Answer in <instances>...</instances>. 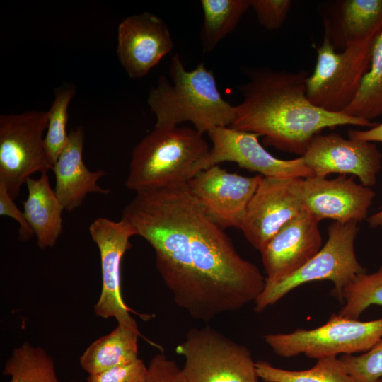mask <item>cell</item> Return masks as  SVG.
Segmentation results:
<instances>
[{"mask_svg":"<svg viewBox=\"0 0 382 382\" xmlns=\"http://www.w3.org/2000/svg\"><path fill=\"white\" fill-rule=\"evenodd\" d=\"M263 176L229 173L219 165L203 170L187 185L210 217L223 228L240 229Z\"/></svg>","mask_w":382,"mask_h":382,"instance_id":"obj_14","label":"cell"},{"mask_svg":"<svg viewBox=\"0 0 382 382\" xmlns=\"http://www.w3.org/2000/svg\"><path fill=\"white\" fill-rule=\"evenodd\" d=\"M2 374L11 377L8 382H60L50 356L28 342L13 349Z\"/></svg>","mask_w":382,"mask_h":382,"instance_id":"obj_24","label":"cell"},{"mask_svg":"<svg viewBox=\"0 0 382 382\" xmlns=\"http://www.w3.org/2000/svg\"><path fill=\"white\" fill-rule=\"evenodd\" d=\"M200 4L204 20L199 40L204 52H209L236 29L250 8V0H201Z\"/></svg>","mask_w":382,"mask_h":382,"instance_id":"obj_22","label":"cell"},{"mask_svg":"<svg viewBox=\"0 0 382 382\" xmlns=\"http://www.w3.org/2000/svg\"><path fill=\"white\" fill-rule=\"evenodd\" d=\"M141 382H187L182 369L163 354L150 360Z\"/></svg>","mask_w":382,"mask_h":382,"instance_id":"obj_30","label":"cell"},{"mask_svg":"<svg viewBox=\"0 0 382 382\" xmlns=\"http://www.w3.org/2000/svg\"><path fill=\"white\" fill-rule=\"evenodd\" d=\"M348 137L351 139L364 140L366 141L382 142V123L366 130L351 129L348 131Z\"/></svg>","mask_w":382,"mask_h":382,"instance_id":"obj_33","label":"cell"},{"mask_svg":"<svg viewBox=\"0 0 382 382\" xmlns=\"http://www.w3.org/2000/svg\"><path fill=\"white\" fill-rule=\"evenodd\" d=\"M291 4L290 0H250V8L255 12L262 26L274 30L284 24Z\"/></svg>","mask_w":382,"mask_h":382,"instance_id":"obj_29","label":"cell"},{"mask_svg":"<svg viewBox=\"0 0 382 382\" xmlns=\"http://www.w3.org/2000/svg\"><path fill=\"white\" fill-rule=\"evenodd\" d=\"M28 197L23 202L25 217L44 250L55 245L62 232L63 206L52 190L47 173L27 180Z\"/></svg>","mask_w":382,"mask_h":382,"instance_id":"obj_20","label":"cell"},{"mask_svg":"<svg viewBox=\"0 0 382 382\" xmlns=\"http://www.w3.org/2000/svg\"><path fill=\"white\" fill-rule=\"evenodd\" d=\"M147 366L140 359L102 372L89 374L87 382H141Z\"/></svg>","mask_w":382,"mask_h":382,"instance_id":"obj_31","label":"cell"},{"mask_svg":"<svg viewBox=\"0 0 382 382\" xmlns=\"http://www.w3.org/2000/svg\"><path fill=\"white\" fill-rule=\"evenodd\" d=\"M47 111L0 115V183L13 199L37 172L52 170L44 146Z\"/></svg>","mask_w":382,"mask_h":382,"instance_id":"obj_9","label":"cell"},{"mask_svg":"<svg viewBox=\"0 0 382 382\" xmlns=\"http://www.w3.org/2000/svg\"><path fill=\"white\" fill-rule=\"evenodd\" d=\"M323 37L336 50L382 31V0H334L318 6Z\"/></svg>","mask_w":382,"mask_h":382,"instance_id":"obj_18","label":"cell"},{"mask_svg":"<svg viewBox=\"0 0 382 382\" xmlns=\"http://www.w3.org/2000/svg\"><path fill=\"white\" fill-rule=\"evenodd\" d=\"M301 156L314 176L352 175L369 187L376 183L382 161V154L374 142L345 139L336 132L316 134Z\"/></svg>","mask_w":382,"mask_h":382,"instance_id":"obj_13","label":"cell"},{"mask_svg":"<svg viewBox=\"0 0 382 382\" xmlns=\"http://www.w3.org/2000/svg\"><path fill=\"white\" fill-rule=\"evenodd\" d=\"M207 134L212 146L205 159L204 170L222 162H233L263 177L306 178L314 176L302 156L284 160L270 154L260 144L258 134L231 127H216Z\"/></svg>","mask_w":382,"mask_h":382,"instance_id":"obj_11","label":"cell"},{"mask_svg":"<svg viewBox=\"0 0 382 382\" xmlns=\"http://www.w3.org/2000/svg\"><path fill=\"white\" fill-rule=\"evenodd\" d=\"M378 34L337 51L323 37L317 50L313 73L306 80V95L316 106L331 112H344L357 96L371 62Z\"/></svg>","mask_w":382,"mask_h":382,"instance_id":"obj_6","label":"cell"},{"mask_svg":"<svg viewBox=\"0 0 382 382\" xmlns=\"http://www.w3.org/2000/svg\"><path fill=\"white\" fill-rule=\"evenodd\" d=\"M340 359L356 382H376L382 377V339L361 355L343 354Z\"/></svg>","mask_w":382,"mask_h":382,"instance_id":"obj_28","label":"cell"},{"mask_svg":"<svg viewBox=\"0 0 382 382\" xmlns=\"http://www.w3.org/2000/svg\"><path fill=\"white\" fill-rule=\"evenodd\" d=\"M210 147L189 127H154L133 149L125 186L135 192L187 183L204 170Z\"/></svg>","mask_w":382,"mask_h":382,"instance_id":"obj_4","label":"cell"},{"mask_svg":"<svg viewBox=\"0 0 382 382\" xmlns=\"http://www.w3.org/2000/svg\"><path fill=\"white\" fill-rule=\"evenodd\" d=\"M121 219L153 248L174 302L192 318L209 322L262 292L266 277L241 257L187 183L136 192Z\"/></svg>","mask_w":382,"mask_h":382,"instance_id":"obj_1","label":"cell"},{"mask_svg":"<svg viewBox=\"0 0 382 382\" xmlns=\"http://www.w3.org/2000/svg\"><path fill=\"white\" fill-rule=\"evenodd\" d=\"M139 330L117 324L110 333L91 343L80 357L81 368L88 374L138 360Z\"/></svg>","mask_w":382,"mask_h":382,"instance_id":"obj_21","label":"cell"},{"mask_svg":"<svg viewBox=\"0 0 382 382\" xmlns=\"http://www.w3.org/2000/svg\"><path fill=\"white\" fill-rule=\"evenodd\" d=\"M173 47L167 24L150 12L129 16L118 25L117 54L131 79L147 75Z\"/></svg>","mask_w":382,"mask_h":382,"instance_id":"obj_16","label":"cell"},{"mask_svg":"<svg viewBox=\"0 0 382 382\" xmlns=\"http://www.w3.org/2000/svg\"><path fill=\"white\" fill-rule=\"evenodd\" d=\"M170 80L161 75L149 89L147 103L156 116V127H175L190 122L201 134L216 127H230L236 108L225 100L212 70L203 62L187 70L179 56H172Z\"/></svg>","mask_w":382,"mask_h":382,"instance_id":"obj_3","label":"cell"},{"mask_svg":"<svg viewBox=\"0 0 382 382\" xmlns=\"http://www.w3.org/2000/svg\"><path fill=\"white\" fill-rule=\"evenodd\" d=\"M382 339V317L371 321L349 319L333 313L323 325L289 333H270L264 340L279 357L303 354L313 359L367 352Z\"/></svg>","mask_w":382,"mask_h":382,"instance_id":"obj_8","label":"cell"},{"mask_svg":"<svg viewBox=\"0 0 382 382\" xmlns=\"http://www.w3.org/2000/svg\"><path fill=\"white\" fill-rule=\"evenodd\" d=\"M88 231L99 250L102 272L101 293L94 306L96 314L103 318H114L118 324L139 330L121 290L122 261L131 248L129 239L136 236L134 231L122 219L115 221L103 217L96 219Z\"/></svg>","mask_w":382,"mask_h":382,"instance_id":"obj_10","label":"cell"},{"mask_svg":"<svg viewBox=\"0 0 382 382\" xmlns=\"http://www.w3.org/2000/svg\"><path fill=\"white\" fill-rule=\"evenodd\" d=\"M344 113L369 121L382 115V31L374 42L369 69Z\"/></svg>","mask_w":382,"mask_h":382,"instance_id":"obj_25","label":"cell"},{"mask_svg":"<svg viewBox=\"0 0 382 382\" xmlns=\"http://www.w3.org/2000/svg\"><path fill=\"white\" fill-rule=\"evenodd\" d=\"M299 191L305 209L318 221H361L367 218L375 197L371 187L357 183L354 176L343 175L334 179L300 178Z\"/></svg>","mask_w":382,"mask_h":382,"instance_id":"obj_15","label":"cell"},{"mask_svg":"<svg viewBox=\"0 0 382 382\" xmlns=\"http://www.w3.org/2000/svg\"><path fill=\"white\" fill-rule=\"evenodd\" d=\"M345 305L338 315L358 320L360 315L370 306H382V266L372 273L357 276L343 289Z\"/></svg>","mask_w":382,"mask_h":382,"instance_id":"obj_27","label":"cell"},{"mask_svg":"<svg viewBox=\"0 0 382 382\" xmlns=\"http://www.w3.org/2000/svg\"><path fill=\"white\" fill-rule=\"evenodd\" d=\"M255 366L264 382H356L337 357L319 359L312 368L303 371L279 369L261 360Z\"/></svg>","mask_w":382,"mask_h":382,"instance_id":"obj_23","label":"cell"},{"mask_svg":"<svg viewBox=\"0 0 382 382\" xmlns=\"http://www.w3.org/2000/svg\"><path fill=\"white\" fill-rule=\"evenodd\" d=\"M175 352L187 382H260L250 350L209 326L190 329Z\"/></svg>","mask_w":382,"mask_h":382,"instance_id":"obj_7","label":"cell"},{"mask_svg":"<svg viewBox=\"0 0 382 382\" xmlns=\"http://www.w3.org/2000/svg\"><path fill=\"white\" fill-rule=\"evenodd\" d=\"M54 93V100L47 111V133L44 137L45 151L52 167L69 140L68 107L76 93V87L66 83L55 88Z\"/></svg>","mask_w":382,"mask_h":382,"instance_id":"obj_26","label":"cell"},{"mask_svg":"<svg viewBox=\"0 0 382 382\" xmlns=\"http://www.w3.org/2000/svg\"><path fill=\"white\" fill-rule=\"evenodd\" d=\"M319 221L306 209L286 223L260 251L266 282L296 272L322 248Z\"/></svg>","mask_w":382,"mask_h":382,"instance_id":"obj_17","label":"cell"},{"mask_svg":"<svg viewBox=\"0 0 382 382\" xmlns=\"http://www.w3.org/2000/svg\"><path fill=\"white\" fill-rule=\"evenodd\" d=\"M376 382H382V378L377 380Z\"/></svg>","mask_w":382,"mask_h":382,"instance_id":"obj_35","label":"cell"},{"mask_svg":"<svg viewBox=\"0 0 382 382\" xmlns=\"http://www.w3.org/2000/svg\"><path fill=\"white\" fill-rule=\"evenodd\" d=\"M357 221H334L328 227V240L320 250L291 275L274 282H266L255 301V311L262 312L291 290L317 280L334 284L332 294L342 301L344 288L359 274L366 272L357 260L354 241L359 231Z\"/></svg>","mask_w":382,"mask_h":382,"instance_id":"obj_5","label":"cell"},{"mask_svg":"<svg viewBox=\"0 0 382 382\" xmlns=\"http://www.w3.org/2000/svg\"><path fill=\"white\" fill-rule=\"evenodd\" d=\"M248 81L238 89L243 97L235 105L230 126L258 134L263 142L300 156L313 137L340 125L373 127L377 123L344 112H331L313 105L306 95L305 70L289 71L268 66L246 68Z\"/></svg>","mask_w":382,"mask_h":382,"instance_id":"obj_2","label":"cell"},{"mask_svg":"<svg viewBox=\"0 0 382 382\" xmlns=\"http://www.w3.org/2000/svg\"><path fill=\"white\" fill-rule=\"evenodd\" d=\"M299 180L262 178L240 227L248 241L259 251L286 223L305 210Z\"/></svg>","mask_w":382,"mask_h":382,"instance_id":"obj_12","label":"cell"},{"mask_svg":"<svg viewBox=\"0 0 382 382\" xmlns=\"http://www.w3.org/2000/svg\"><path fill=\"white\" fill-rule=\"evenodd\" d=\"M369 225L371 228H376L382 226V209L376 213L372 214L367 219Z\"/></svg>","mask_w":382,"mask_h":382,"instance_id":"obj_34","label":"cell"},{"mask_svg":"<svg viewBox=\"0 0 382 382\" xmlns=\"http://www.w3.org/2000/svg\"><path fill=\"white\" fill-rule=\"evenodd\" d=\"M8 193L4 184L0 183V215L8 216L15 219L19 224V238L23 241L30 239L34 232L28 224L24 213L21 212Z\"/></svg>","mask_w":382,"mask_h":382,"instance_id":"obj_32","label":"cell"},{"mask_svg":"<svg viewBox=\"0 0 382 382\" xmlns=\"http://www.w3.org/2000/svg\"><path fill=\"white\" fill-rule=\"evenodd\" d=\"M84 130L78 127L69 133L66 146L59 155L52 170L54 173L55 194L67 212L79 207L88 193L108 194L98 184L105 175V171H91L83 159Z\"/></svg>","mask_w":382,"mask_h":382,"instance_id":"obj_19","label":"cell"}]
</instances>
